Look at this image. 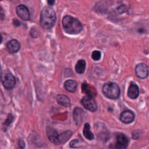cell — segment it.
I'll return each mask as SVG.
<instances>
[{
  "instance_id": "cell-25",
  "label": "cell",
  "mask_w": 149,
  "mask_h": 149,
  "mask_svg": "<svg viewBox=\"0 0 149 149\" xmlns=\"http://www.w3.org/2000/svg\"><path fill=\"white\" fill-rule=\"evenodd\" d=\"M19 146L21 149H24L25 147V143L24 141L22 140V139H20L19 140V143H18Z\"/></svg>"
},
{
  "instance_id": "cell-21",
  "label": "cell",
  "mask_w": 149,
  "mask_h": 149,
  "mask_svg": "<svg viewBox=\"0 0 149 149\" xmlns=\"http://www.w3.org/2000/svg\"><path fill=\"white\" fill-rule=\"evenodd\" d=\"M13 116L12 114L10 113H9L8 115V117H7V119L6 120H5V122L3 123V129L5 130L8 126L13 121Z\"/></svg>"
},
{
  "instance_id": "cell-5",
  "label": "cell",
  "mask_w": 149,
  "mask_h": 149,
  "mask_svg": "<svg viewBox=\"0 0 149 149\" xmlns=\"http://www.w3.org/2000/svg\"><path fill=\"white\" fill-rule=\"evenodd\" d=\"M95 130L99 139L102 141H107L109 137V132L103 123H97L95 125Z\"/></svg>"
},
{
  "instance_id": "cell-28",
  "label": "cell",
  "mask_w": 149,
  "mask_h": 149,
  "mask_svg": "<svg viewBox=\"0 0 149 149\" xmlns=\"http://www.w3.org/2000/svg\"><path fill=\"white\" fill-rule=\"evenodd\" d=\"M105 149H116V148H115V147H108V148H105Z\"/></svg>"
},
{
  "instance_id": "cell-23",
  "label": "cell",
  "mask_w": 149,
  "mask_h": 149,
  "mask_svg": "<svg viewBox=\"0 0 149 149\" xmlns=\"http://www.w3.org/2000/svg\"><path fill=\"white\" fill-rule=\"evenodd\" d=\"M69 146L72 148H78L80 147V141L77 139H74L70 141L69 143Z\"/></svg>"
},
{
  "instance_id": "cell-17",
  "label": "cell",
  "mask_w": 149,
  "mask_h": 149,
  "mask_svg": "<svg viewBox=\"0 0 149 149\" xmlns=\"http://www.w3.org/2000/svg\"><path fill=\"white\" fill-rule=\"evenodd\" d=\"M64 87L68 91L74 93L76 90L77 83L73 80H68L64 83Z\"/></svg>"
},
{
  "instance_id": "cell-7",
  "label": "cell",
  "mask_w": 149,
  "mask_h": 149,
  "mask_svg": "<svg viewBox=\"0 0 149 149\" xmlns=\"http://www.w3.org/2000/svg\"><path fill=\"white\" fill-rule=\"evenodd\" d=\"M129 143V140L127 137L122 133H118L116 136L115 148L126 149Z\"/></svg>"
},
{
  "instance_id": "cell-26",
  "label": "cell",
  "mask_w": 149,
  "mask_h": 149,
  "mask_svg": "<svg viewBox=\"0 0 149 149\" xmlns=\"http://www.w3.org/2000/svg\"><path fill=\"white\" fill-rule=\"evenodd\" d=\"M13 23L16 26H18L20 25V22L17 19H14L13 21Z\"/></svg>"
},
{
  "instance_id": "cell-18",
  "label": "cell",
  "mask_w": 149,
  "mask_h": 149,
  "mask_svg": "<svg viewBox=\"0 0 149 149\" xmlns=\"http://www.w3.org/2000/svg\"><path fill=\"white\" fill-rule=\"evenodd\" d=\"M83 111L82 110V109L79 107H76L74 108L73 111V118L77 125L79 124L80 122H81L83 116Z\"/></svg>"
},
{
  "instance_id": "cell-9",
  "label": "cell",
  "mask_w": 149,
  "mask_h": 149,
  "mask_svg": "<svg viewBox=\"0 0 149 149\" xmlns=\"http://www.w3.org/2000/svg\"><path fill=\"white\" fill-rule=\"evenodd\" d=\"M46 133L49 140L52 144L55 145H59L58 141L59 134L54 128L51 126H47L46 128Z\"/></svg>"
},
{
  "instance_id": "cell-8",
  "label": "cell",
  "mask_w": 149,
  "mask_h": 149,
  "mask_svg": "<svg viewBox=\"0 0 149 149\" xmlns=\"http://www.w3.org/2000/svg\"><path fill=\"white\" fill-rule=\"evenodd\" d=\"M135 72L137 77L140 79L146 78L149 73L148 66L144 63L137 64L135 68Z\"/></svg>"
},
{
  "instance_id": "cell-4",
  "label": "cell",
  "mask_w": 149,
  "mask_h": 149,
  "mask_svg": "<svg viewBox=\"0 0 149 149\" xmlns=\"http://www.w3.org/2000/svg\"><path fill=\"white\" fill-rule=\"evenodd\" d=\"M1 81L4 87L9 90L13 88L16 83L15 78L13 75L7 72L2 74Z\"/></svg>"
},
{
  "instance_id": "cell-10",
  "label": "cell",
  "mask_w": 149,
  "mask_h": 149,
  "mask_svg": "<svg viewBox=\"0 0 149 149\" xmlns=\"http://www.w3.org/2000/svg\"><path fill=\"white\" fill-rule=\"evenodd\" d=\"M16 12L17 15L24 20H28L30 18L29 9L23 5H19L16 7Z\"/></svg>"
},
{
  "instance_id": "cell-1",
  "label": "cell",
  "mask_w": 149,
  "mask_h": 149,
  "mask_svg": "<svg viewBox=\"0 0 149 149\" xmlns=\"http://www.w3.org/2000/svg\"><path fill=\"white\" fill-rule=\"evenodd\" d=\"M62 26L65 32L70 34H79L83 29L80 22L77 19L69 15L63 17Z\"/></svg>"
},
{
  "instance_id": "cell-11",
  "label": "cell",
  "mask_w": 149,
  "mask_h": 149,
  "mask_svg": "<svg viewBox=\"0 0 149 149\" xmlns=\"http://www.w3.org/2000/svg\"><path fill=\"white\" fill-rule=\"evenodd\" d=\"M120 120L125 123H129L132 122L134 119V113L129 110L123 111L120 116Z\"/></svg>"
},
{
  "instance_id": "cell-22",
  "label": "cell",
  "mask_w": 149,
  "mask_h": 149,
  "mask_svg": "<svg viewBox=\"0 0 149 149\" xmlns=\"http://www.w3.org/2000/svg\"><path fill=\"white\" fill-rule=\"evenodd\" d=\"M101 57V53L99 51H94L91 54V58L94 61H99Z\"/></svg>"
},
{
  "instance_id": "cell-13",
  "label": "cell",
  "mask_w": 149,
  "mask_h": 149,
  "mask_svg": "<svg viewBox=\"0 0 149 149\" xmlns=\"http://www.w3.org/2000/svg\"><path fill=\"white\" fill-rule=\"evenodd\" d=\"M82 92L86 94L87 96L94 97L97 94V91L91 85L87 84V83H83L81 85Z\"/></svg>"
},
{
  "instance_id": "cell-29",
  "label": "cell",
  "mask_w": 149,
  "mask_h": 149,
  "mask_svg": "<svg viewBox=\"0 0 149 149\" xmlns=\"http://www.w3.org/2000/svg\"><path fill=\"white\" fill-rule=\"evenodd\" d=\"M2 38L1 35L0 34V44H1V41H2Z\"/></svg>"
},
{
  "instance_id": "cell-3",
  "label": "cell",
  "mask_w": 149,
  "mask_h": 149,
  "mask_svg": "<svg viewBox=\"0 0 149 149\" xmlns=\"http://www.w3.org/2000/svg\"><path fill=\"white\" fill-rule=\"evenodd\" d=\"M102 92L107 98L115 100L119 98L120 90L116 83L109 81L104 84L102 87Z\"/></svg>"
},
{
  "instance_id": "cell-24",
  "label": "cell",
  "mask_w": 149,
  "mask_h": 149,
  "mask_svg": "<svg viewBox=\"0 0 149 149\" xmlns=\"http://www.w3.org/2000/svg\"><path fill=\"white\" fill-rule=\"evenodd\" d=\"M132 136H133V138L134 139H139V136H140V133L139 131L137 130H135L133 132V134H132Z\"/></svg>"
},
{
  "instance_id": "cell-12",
  "label": "cell",
  "mask_w": 149,
  "mask_h": 149,
  "mask_svg": "<svg viewBox=\"0 0 149 149\" xmlns=\"http://www.w3.org/2000/svg\"><path fill=\"white\" fill-rule=\"evenodd\" d=\"M7 49L10 53L14 54L17 52L20 48V44L16 40H11L6 44Z\"/></svg>"
},
{
  "instance_id": "cell-16",
  "label": "cell",
  "mask_w": 149,
  "mask_h": 149,
  "mask_svg": "<svg viewBox=\"0 0 149 149\" xmlns=\"http://www.w3.org/2000/svg\"><path fill=\"white\" fill-rule=\"evenodd\" d=\"M73 133L71 130H66L58 135V141H59V144H62L65 143L72 136Z\"/></svg>"
},
{
  "instance_id": "cell-6",
  "label": "cell",
  "mask_w": 149,
  "mask_h": 149,
  "mask_svg": "<svg viewBox=\"0 0 149 149\" xmlns=\"http://www.w3.org/2000/svg\"><path fill=\"white\" fill-rule=\"evenodd\" d=\"M83 106L87 110L91 112H95L97 109V104L94 98L89 96H86L83 98L81 101Z\"/></svg>"
},
{
  "instance_id": "cell-2",
  "label": "cell",
  "mask_w": 149,
  "mask_h": 149,
  "mask_svg": "<svg viewBox=\"0 0 149 149\" xmlns=\"http://www.w3.org/2000/svg\"><path fill=\"white\" fill-rule=\"evenodd\" d=\"M56 16L55 11L50 7L44 8L40 14V23L45 29H50L55 24Z\"/></svg>"
},
{
  "instance_id": "cell-14",
  "label": "cell",
  "mask_w": 149,
  "mask_h": 149,
  "mask_svg": "<svg viewBox=\"0 0 149 149\" xmlns=\"http://www.w3.org/2000/svg\"><path fill=\"white\" fill-rule=\"evenodd\" d=\"M139 94V87L135 83H131L128 88L127 95L132 99H136Z\"/></svg>"
},
{
  "instance_id": "cell-15",
  "label": "cell",
  "mask_w": 149,
  "mask_h": 149,
  "mask_svg": "<svg viewBox=\"0 0 149 149\" xmlns=\"http://www.w3.org/2000/svg\"><path fill=\"white\" fill-rule=\"evenodd\" d=\"M57 102L65 107H69L70 105V101L69 98L64 94H59L56 98Z\"/></svg>"
},
{
  "instance_id": "cell-20",
  "label": "cell",
  "mask_w": 149,
  "mask_h": 149,
  "mask_svg": "<svg viewBox=\"0 0 149 149\" xmlns=\"http://www.w3.org/2000/svg\"><path fill=\"white\" fill-rule=\"evenodd\" d=\"M83 132V135L87 139L89 140H91L94 139V134L90 130V126L89 123H85Z\"/></svg>"
},
{
  "instance_id": "cell-19",
  "label": "cell",
  "mask_w": 149,
  "mask_h": 149,
  "mask_svg": "<svg viewBox=\"0 0 149 149\" xmlns=\"http://www.w3.org/2000/svg\"><path fill=\"white\" fill-rule=\"evenodd\" d=\"M86 62L83 59H80L77 61L75 66L76 72L79 74H82L84 72L86 69Z\"/></svg>"
},
{
  "instance_id": "cell-27",
  "label": "cell",
  "mask_w": 149,
  "mask_h": 149,
  "mask_svg": "<svg viewBox=\"0 0 149 149\" xmlns=\"http://www.w3.org/2000/svg\"><path fill=\"white\" fill-rule=\"evenodd\" d=\"M54 1H48V3L49 4V5H52L54 3Z\"/></svg>"
}]
</instances>
